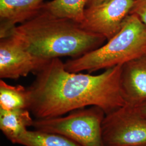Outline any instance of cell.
<instances>
[{"instance_id":"obj_1","label":"cell","mask_w":146,"mask_h":146,"mask_svg":"<svg viewBox=\"0 0 146 146\" xmlns=\"http://www.w3.org/2000/svg\"><path fill=\"white\" fill-rule=\"evenodd\" d=\"M122 67L118 65L93 75L69 72L59 58L50 60L35 74L28 88L29 110L37 119L62 116L90 106L99 107L108 114L126 104Z\"/></svg>"},{"instance_id":"obj_2","label":"cell","mask_w":146,"mask_h":146,"mask_svg":"<svg viewBox=\"0 0 146 146\" xmlns=\"http://www.w3.org/2000/svg\"><path fill=\"white\" fill-rule=\"evenodd\" d=\"M9 35L16 38L33 55L47 60L62 56L78 58L101 47L106 40L78 23L41 10L15 27Z\"/></svg>"},{"instance_id":"obj_3","label":"cell","mask_w":146,"mask_h":146,"mask_svg":"<svg viewBox=\"0 0 146 146\" xmlns=\"http://www.w3.org/2000/svg\"><path fill=\"white\" fill-rule=\"evenodd\" d=\"M146 52V27L137 16L129 14L121 29L107 42L78 58L64 63L66 69L72 73H92L125 63Z\"/></svg>"},{"instance_id":"obj_4","label":"cell","mask_w":146,"mask_h":146,"mask_svg":"<svg viewBox=\"0 0 146 146\" xmlns=\"http://www.w3.org/2000/svg\"><path fill=\"white\" fill-rule=\"evenodd\" d=\"M106 114L96 106L73 110L66 116L35 119L34 130L59 134L81 146H105L102 123Z\"/></svg>"},{"instance_id":"obj_5","label":"cell","mask_w":146,"mask_h":146,"mask_svg":"<svg viewBox=\"0 0 146 146\" xmlns=\"http://www.w3.org/2000/svg\"><path fill=\"white\" fill-rule=\"evenodd\" d=\"M102 136L105 146H146V117L126 103L106 115Z\"/></svg>"},{"instance_id":"obj_6","label":"cell","mask_w":146,"mask_h":146,"mask_svg":"<svg viewBox=\"0 0 146 146\" xmlns=\"http://www.w3.org/2000/svg\"><path fill=\"white\" fill-rule=\"evenodd\" d=\"M134 0H110L87 7L80 24L86 30L104 37L106 40L120 31L129 14Z\"/></svg>"},{"instance_id":"obj_7","label":"cell","mask_w":146,"mask_h":146,"mask_svg":"<svg viewBox=\"0 0 146 146\" xmlns=\"http://www.w3.org/2000/svg\"><path fill=\"white\" fill-rule=\"evenodd\" d=\"M49 60L36 57L11 35L0 40V78L18 79L35 74Z\"/></svg>"},{"instance_id":"obj_8","label":"cell","mask_w":146,"mask_h":146,"mask_svg":"<svg viewBox=\"0 0 146 146\" xmlns=\"http://www.w3.org/2000/svg\"><path fill=\"white\" fill-rule=\"evenodd\" d=\"M121 85L127 104L146 101V52L122 65Z\"/></svg>"},{"instance_id":"obj_9","label":"cell","mask_w":146,"mask_h":146,"mask_svg":"<svg viewBox=\"0 0 146 146\" xmlns=\"http://www.w3.org/2000/svg\"><path fill=\"white\" fill-rule=\"evenodd\" d=\"M44 0H0V38L40 11Z\"/></svg>"},{"instance_id":"obj_10","label":"cell","mask_w":146,"mask_h":146,"mask_svg":"<svg viewBox=\"0 0 146 146\" xmlns=\"http://www.w3.org/2000/svg\"><path fill=\"white\" fill-rule=\"evenodd\" d=\"M34 120L27 109H0V129L5 137L14 143L28 127H32Z\"/></svg>"},{"instance_id":"obj_11","label":"cell","mask_w":146,"mask_h":146,"mask_svg":"<svg viewBox=\"0 0 146 146\" xmlns=\"http://www.w3.org/2000/svg\"><path fill=\"white\" fill-rule=\"evenodd\" d=\"M88 0H52L44 2L41 11L81 24L84 20Z\"/></svg>"},{"instance_id":"obj_12","label":"cell","mask_w":146,"mask_h":146,"mask_svg":"<svg viewBox=\"0 0 146 146\" xmlns=\"http://www.w3.org/2000/svg\"><path fill=\"white\" fill-rule=\"evenodd\" d=\"M31 106V96L28 88L21 85L11 86L0 81V109H27Z\"/></svg>"},{"instance_id":"obj_13","label":"cell","mask_w":146,"mask_h":146,"mask_svg":"<svg viewBox=\"0 0 146 146\" xmlns=\"http://www.w3.org/2000/svg\"><path fill=\"white\" fill-rule=\"evenodd\" d=\"M15 144L23 146H81L63 136L36 130H27Z\"/></svg>"},{"instance_id":"obj_14","label":"cell","mask_w":146,"mask_h":146,"mask_svg":"<svg viewBox=\"0 0 146 146\" xmlns=\"http://www.w3.org/2000/svg\"><path fill=\"white\" fill-rule=\"evenodd\" d=\"M129 14L137 16L146 27V0H134Z\"/></svg>"},{"instance_id":"obj_15","label":"cell","mask_w":146,"mask_h":146,"mask_svg":"<svg viewBox=\"0 0 146 146\" xmlns=\"http://www.w3.org/2000/svg\"><path fill=\"white\" fill-rule=\"evenodd\" d=\"M135 106L137 107L141 114L146 117V101Z\"/></svg>"},{"instance_id":"obj_16","label":"cell","mask_w":146,"mask_h":146,"mask_svg":"<svg viewBox=\"0 0 146 146\" xmlns=\"http://www.w3.org/2000/svg\"><path fill=\"white\" fill-rule=\"evenodd\" d=\"M108 1H110V0H88L86 8L92 7V6H94V5H98L104 2H107Z\"/></svg>"}]
</instances>
